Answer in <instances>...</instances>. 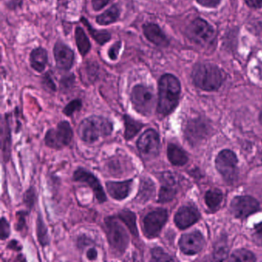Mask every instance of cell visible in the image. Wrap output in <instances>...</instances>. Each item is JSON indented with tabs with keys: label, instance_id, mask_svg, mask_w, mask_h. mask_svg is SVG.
Returning a JSON list of instances; mask_svg holds the SVG:
<instances>
[{
	"label": "cell",
	"instance_id": "6da1fadb",
	"mask_svg": "<svg viewBox=\"0 0 262 262\" xmlns=\"http://www.w3.org/2000/svg\"><path fill=\"white\" fill-rule=\"evenodd\" d=\"M158 90V112L161 115H168L179 104L180 82L172 74H164L159 79Z\"/></svg>",
	"mask_w": 262,
	"mask_h": 262
},
{
	"label": "cell",
	"instance_id": "7a4b0ae2",
	"mask_svg": "<svg viewBox=\"0 0 262 262\" xmlns=\"http://www.w3.org/2000/svg\"><path fill=\"white\" fill-rule=\"evenodd\" d=\"M112 123L103 117L92 115L82 120L78 128V135L82 141L93 143L100 138L111 135Z\"/></svg>",
	"mask_w": 262,
	"mask_h": 262
},
{
	"label": "cell",
	"instance_id": "3957f363",
	"mask_svg": "<svg viewBox=\"0 0 262 262\" xmlns=\"http://www.w3.org/2000/svg\"><path fill=\"white\" fill-rule=\"evenodd\" d=\"M192 79L198 88L206 91H215L221 87L224 81L222 71L211 63H201L195 66Z\"/></svg>",
	"mask_w": 262,
	"mask_h": 262
},
{
	"label": "cell",
	"instance_id": "277c9868",
	"mask_svg": "<svg viewBox=\"0 0 262 262\" xmlns=\"http://www.w3.org/2000/svg\"><path fill=\"white\" fill-rule=\"evenodd\" d=\"M117 217L105 219V229L110 248L114 254L120 256L126 252L129 246V238L126 228Z\"/></svg>",
	"mask_w": 262,
	"mask_h": 262
},
{
	"label": "cell",
	"instance_id": "5b68a950",
	"mask_svg": "<svg viewBox=\"0 0 262 262\" xmlns=\"http://www.w3.org/2000/svg\"><path fill=\"white\" fill-rule=\"evenodd\" d=\"M130 100L134 109L144 115H151L156 105V96L151 87L137 84L131 92Z\"/></svg>",
	"mask_w": 262,
	"mask_h": 262
},
{
	"label": "cell",
	"instance_id": "8992f818",
	"mask_svg": "<svg viewBox=\"0 0 262 262\" xmlns=\"http://www.w3.org/2000/svg\"><path fill=\"white\" fill-rule=\"evenodd\" d=\"M73 138V132L69 122L62 121L55 129H49L45 136V143L48 147L61 149L69 145Z\"/></svg>",
	"mask_w": 262,
	"mask_h": 262
},
{
	"label": "cell",
	"instance_id": "52a82bcc",
	"mask_svg": "<svg viewBox=\"0 0 262 262\" xmlns=\"http://www.w3.org/2000/svg\"><path fill=\"white\" fill-rule=\"evenodd\" d=\"M168 219L167 211L163 209H156L149 212L143 219V232L147 239L158 237Z\"/></svg>",
	"mask_w": 262,
	"mask_h": 262
},
{
	"label": "cell",
	"instance_id": "ba28073f",
	"mask_svg": "<svg viewBox=\"0 0 262 262\" xmlns=\"http://www.w3.org/2000/svg\"><path fill=\"white\" fill-rule=\"evenodd\" d=\"M216 168L224 180L234 182L237 177L238 159L236 154L230 150H223L218 155L215 161Z\"/></svg>",
	"mask_w": 262,
	"mask_h": 262
},
{
	"label": "cell",
	"instance_id": "9c48e42d",
	"mask_svg": "<svg viewBox=\"0 0 262 262\" xmlns=\"http://www.w3.org/2000/svg\"><path fill=\"white\" fill-rule=\"evenodd\" d=\"M137 148L144 157L149 159L156 157L160 149V139L158 132L152 129L143 132L137 141Z\"/></svg>",
	"mask_w": 262,
	"mask_h": 262
},
{
	"label": "cell",
	"instance_id": "30bf717a",
	"mask_svg": "<svg viewBox=\"0 0 262 262\" xmlns=\"http://www.w3.org/2000/svg\"><path fill=\"white\" fill-rule=\"evenodd\" d=\"M53 55L57 69L69 72L73 67L76 55L73 49L62 40H57L53 46Z\"/></svg>",
	"mask_w": 262,
	"mask_h": 262
},
{
	"label": "cell",
	"instance_id": "8fae6325",
	"mask_svg": "<svg viewBox=\"0 0 262 262\" xmlns=\"http://www.w3.org/2000/svg\"><path fill=\"white\" fill-rule=\"evenodd\" d=\"M73 181L87 184L91 188L99 203L105 202L107 201L106 195L104 192L103 187L101 185L99 179L90 171L83 168H78L73 173Z\"/></svg>",
	"mask_w": 262,
	"mask_h": 262
},
{
	"label": "cell",
	"instance_id": "7c38bea8",
	"mask_svg": "<svg viewBox=\"0 0 262 262\" xmlns=\"http://www.w3.org/2000/svg\"><path fill=\"white\" fill-rule=\"evenodd\" d=\"M189 34L195 43L206 45L212 41L215 32L206 21L198 18L189 25Z\"/></svg>",
	"mask_w": 262,
	"mask_h": 262
},
{
	"label": "cell",
	"instance_id": "4fadbf2b",
	"mask_svg": "<svg viewBox=\"0 0 262 262\" xmlns=\"http://www.w3.org/2000/svg\"><path fill=\"white\" fill-rule=\"evenodd\" d=\"M259 204L257 200L250 196H239L231 201V209L235 216L245 218L257 211Z\"/></svg>",
	"mask_w": 262,
	"mask_h": 262
},
{
	"label": "cell",
	"instance_id": "5bb4252c",
	"mask_svg": "<svg viewBox=\"0 0 262 262\" xmlns=\"http://www.w3.org/2000/svg\"><path fill=\"white\" fill-rule=\"evenodd\" d=\"M143 35L146 40L158 47L169 46V40L161 27L154 22H145L141 26Z\"/></svg>",
	"mask_w": 262,
	"mask_h": 262
},
{
	"label": "cell",
	"instance_id": "9a60e30c",
	"mask_svg": "<svg viewBox=\"0 0 262 262\" xmlns=\"http://www.w3.org/2000/svg\"><path fill=\"white\" fill-rule=\"evenodd\" d=\"M204 244V238L198 231L184 235L179 241L181 251L186 254H197L202 249Z\"/></svg>",
	"mask_w": 262,
	"mask_h": 262
},
{
	"label": "cell",
	"instance_id": "2e32d148",
	"mask_svg": "<svg viewBox=\"0 0 262 262\" xmlns=\"http://www.w3.org/2000/svg\"><path fill=\"white\" fill-rule=\"evenodd\" d=\"M199 212L193 206H182L174 216V222L181 229L189 228L199 219Z\"/></svg>",
	"mask_w": 262,
	"mask_h": 262
},
{
	"label": "cell",
	"instance_id": "e0dca14e",
	"mask_svg": "<svg viewBox=\"0 0 262 262\" xmlns=\"http://www.w3.org/2000/svg\"><path fill=\"white\" fill-rule=\"evenodd\" d=\"M133 185V180L123 182H107L105 184L107 192L113 199L122 201L129 196Z\"/></svg>",
	"mask_w": 262,
	"mask_h": 262
},
{
	"label": "cell",
	"instance_id": "ac0fdd59",
	"mask_svg": "<svg viewBox=\"0 0 262 262\" xmlns=\"http://www.w3.org/2000/svg\"><path fill=\"white\" fill-rule=\"evenodd\" d=\"M162 185L159 191V202L165 203L174 199L177 194V182L176 178L170 172L162 176Z\"/></svg>",
	"mask_w": 262,
	"mask_h": 262
},
{
	"label": "cell",
	"instance_id": "d6986e66",
	"mask_svg": "<svg viewBox=\"0 0 262 262\" xmlns=\"http://www.w3.org/2000/svg\"><path fill=\"white\" fill-rule=\"evenodd\" d=\"M49 63V55L48 52L45 48L39 46L34 48L30 54V67L38 72L43 73L46 69Z\"/></svg>",
	"mask_w": 262,
	"mask_h": 262
},
{
	"label": "cell",
	"instance_id": "ffe728a7",
	"mask_svg": "<svg viewBox=\"0 0 262 262\" xmlns=\"http://www.w3.org/2000/svg\"><path fill=\"white\" fill-rule=\"evenodd\" d=\"M82 23L86 27L88 33H90L92 38L100 46H104L105 43H108L111 40V33L106 30H96L89 22L88 19L82 16L80 19Z\"/></svg>",
	"mask_w": 262,
	"mask_h": 262
},
{
	"label": "cell",
	"instance_id": "44dd1931",
	"mask_svg": "<svg viewBox=\"0 0 262 262\" xmlns=\"http://www.w3.org/2000/svg\"><path fill=\"white\" fill-rule=\"evenodd\" d=\"M121 16V10L118 4L111 5L109 8L105 10L103 13L98 15L96 18V23L99 25H108L115 23Z\"/></svg>",
	"mask_w": 262,
	"mask_h": 262
},
{
	"label": "cell",
	"instance_id": "7402d4cb",
	"mask_svg": "<svg viewBox=\"0 0 262 262\" xmlns=\"http://www.w3.org/2000/svg\"><path fill=\"white\" fill-rule=\"evenodd\" d=\"M155 193H156V186L153 181L149 178H143L141 180L139 191L135 200L137 202L144 204L153 198Z\"/></svg>",
	"mask_w": 262,
	"mask_h": 262
},
{
	"label": "cell",
	"instance_id": "603a6c76",
	"mask_svg": "<svg viewBox=\"0 0 262 262\" xmlns=\"http://www.w3.org/2000/svg\"><path fill=\"white\" fill-rule=\"evenodd\" d=\"M75 42L79 54L82 57L86 56L91 50L92 45L85 30L80 26L76 27L75 30Z\"/></svg>",
	"mask_w": 262,
	"mask_h": 262
},
{
	"label": "cell",
	"instance_id": "cb8c5ba5",
	"mask_svg": "<svg viewBox=\"0 0 262 262\" xmlns=\"http://www.w3.org/2000/svg\"><path fill=\"white\" fill-rule=\"evenodd\" d=\"M168 160L174 165H183L188 162V156L182 148L174 144H169L167 149Z\"/></svg>",
	"mask_w": 262,
	"mask_h": 262
},
{
	"label": "cell",
	"instance_id": "d4e9b609",
	"mask_svg": "<svg viewBox=\"0 0 262 262\" xmlns=\"http://www.w3.org/2000/svg\"><path fill=\"white\" fill-rule=\"evenodd\" d=\"M123 120L125 126L124 137L127 141L132 139L144 126L141 122L134 120L128 115L123 117Z\"/></svg>",
	"mask_w": 262,
	"mask_h": 262
},
{
	"label": "cell",
	"instance_id": "484cf974",
	"mask_svg": "<svg viewBox=\"0 0 262 262\" xmlns=\"http://www.w3.org/2000/svg\"><path fill=\"white\" fill-rule=\"evenodd\" d=\"M118 218L120 221L126 224L128 229L130 231L131 234L134 237L138 238V231L136 225V215L132 211L124 209L120 212L118 215Z\"/></svg>",
	"mask_w": 262,
	"mask_h": 262
},
{
	"label": "cell",
	"instance_id": "4316f807",
	"mask_svg": "<svg viewBox=\"0 0 262 262\" xmlns=\"http://www.w3.org/2000/svg\"><path fill=\"white\" fill-rule=\"evenodd\" d=\"M36 236L42 246L46 247L49 245V236L48 234V229L40 214L36 220Z\"/></svg>",
	"mask_w": 262,
	"mask_h": 262
},
{
	"label": "cell",
	"instance_id": "83f0119b",
	"mask_svg": "<svg viewBox=\"0 0 262 262\" xmlns=\"http://www.w3.org/2000/svg\"><path fill=\"white\" fill-rule=\"evenodd\" d=\"M223 195L218 189H212L207 192L206 195V202L211 210L215 212L218 210L222 201Z\"/></svg>",
	"mask_w": 262,
	"mask_h": 262
},
{
	"label": "cell",
	"instance_id": "f1b7e54d",
	"mask_svg": "<svg viewBox=\"0 0 262 262\" xmlns=\"http://www.w3.org/2000/svg\"><path fill=\"white\" fill-rule=\"evenodd\" d=\"M6 132H4L5 137L3 142V152H4V160H9L11 153V135H10V125H9L8 117H6Z\"/></svg>",
	"mask_w": 262,
	"mask_h": 262
},
{
	"label": "cell",
	"instance_id": "f546056e",
	"mask_svg": "<svg viewBox=\"0 0 262 262\" xmlns=\"http://www.w3.org/2000/svg\"><path fill=\"white\" fill-rule=\"evenodd\" d=\"M256 260L255 257L251 251L245 249L238 250L233 253L231 256V260L235 261H254Z\"/></svg>",
	"mask_w": 262,
	"mask_h": 262
},
{
	"label": "cell",
	"instance_id": "4dcf8cb0",
	"mask_svg": "<svg viewBox=\"0 0 262 262\" xmlns=\"http://www.w3.org/2000/svg\"><path fill=\"white\" fill-rule=\"evenodd\" d=\"M82 102L81 99H73L67 104L63 108V112L66 117H72V114L76 111H79L82 108Z\"/></svg>",
	"mask_w": 262,
	"mask_h": 262
},
{
	"label": "cell",
	"instance_id": "1f68e13d",
	"mask_svg": "<svg viewBox=\"0 0 262 262\" xmlns=\"http://www.w3.org/2000/svg\"><path fill=\"white\" fill-rule=\"evenodd\" d=\"M152 260L155 261H171L173 260L172 257L167 254L162 248H154L151 251Z\"/></svg>",
	"mask_w": 262,
	"mask_h": 262
},
{
	"label": "cell",
	"instance_id": "d6a6232c",
	"mask_svg": "<svg viewBox=\"0 0 262 262\" xmlns=\"http://www.w3.org/2000/svg\"><path fill=\"white\" fill-rule=\"evenodd\" d=\"M122 46H123V43L120 40L115 42L110 46L108 50V56L111 61H117L118 60Z\"/></svg>",
	"mask_w": 262,
	"mask_h": 262
},
{
	"label": "cell",
	"instance_id": "836d02e7",
	"mask_svg": "<svg viewBox=\"0 0 262 262\" xmlns=\"http://www.w3.org/2000/svg\"><path fill=\"white\" fill-rule=\"evenodd\" d=\"M36 191L33 188H30L24 194L23 202L28 209H31L36 201Z\"/></svg>",
	"mask_w": 262,
	"mask_h": 262
},
{
	"label": "cell",
	"instance_id": "e575fe53",
	"mask_svg": "<svg viewBox=\"0 0 262 262\" xmlns=\"http://www.w3.org/2000/svg\"><path fill=\"white\" fill-rule=\"evenodd\" d=\"M10 236V225L8 221L3 217L0 223V238L2 240L8 239Z\"/></svg>",
	"mask_w": 262,
	"mask_h": 262
},
{
	"label": "cell",
	"instance_id": "d590c367",
	"mask_svg": "<svg viewBox=\"0 0 262 262\" xmlns=\"http://www.w3.org/2000/svg\"><path fill=\"white\" fill-rule=\"evenodd\" d=\"M42 82H43V85L48 90L52 92L56 91V85H55L49 72L44 74V76H43V79H42Z\"/></svg>",
	"mask_w": 262,
	"mask_h": 262
},
{
	"label": "cell",
	"instance_id": "8d00e7d4",
	"mask_svg": "<svg viewBox=\"0 0 262 262\" xmlns=\"http://www.w3.org/2000/svg\"><path fill=\"white\" fill-rule=\"evenodd\" d=\"M27 212L22 211V212H17L16 214V218H17V222H16V228L18 231H22L25 226V217H26Z\"/></svg>",
	"mask_w": 262,
	"mask_h": 262
},
{
	"label": "cell",
	"instance_id": "74e56055",
	"mask_svg": "<svg viewBox=\"0 0 262 262\" xmlns=\"http://www.w3.org/2000/svg\"><path fill=\"white\" fill-rule=\"evenodd\" d=\"M227 253H228V250H227L226 247L224 244H223V245H218V247L215 249V258H216V260H224L227 257Z\"/></svg>",
	"mask_w": 262,
	"mask_h": 262
},
{
	"label": "cell",
	"instance_id": "f35d334b",
	"mask_svg": "<svg viewBox=\"0 0 262 262\" xmlns=\"http://www.w3.org/2000/svg\"><path fill=\"white\" fill-rule=\"evenodd\" d=\"M111 0H91L92 7L95 11L98 12L105 8Z\"/></svg>",
	"mask_w": 262,
	"mask_h": 262
},
{
	"label": "cell",
	"instance_id": "ab89813d",
	"mask_svg": "<svg viewBox=\"0 0 262 262\" xmlns=\"http://www.w3.org/2000/svg\"><path fill=\"white\" fill-rule=\"evenodd\" d=\"M253 236H254L256 243L262 245V222L256 224L254 226Z\"/></svg>",
	"mask_w": 262,
	"mask_h": 262
},
{
	"label": "cell",
	"instance_id": "60d3db41",
	"mask_svg": "<svg viewBox=\"0 0 262 262\" xmlns=\"http://www.w3.org/2000/svg\"><path fill=\"white\" fill-rule=\"evenodd\" d=\"M197 2L203 7L215 8L221 2V0H197Z\"/></svg>",
	"mask_w": 262,
	"mask_h": 262
},
{
	"label": "cell",
	"instance_id": "b9f144b4",
	"mask_svg": "<svg viewBox=\"0 0 262 262\" xmlns=\"http://www.w3.org/2000/svg\"><path fill=\"white\" fill-rule=\"evenodd\" d=\"M22 0H7V8L11 10H15L19 7H22Z\"/></svg>",
	"mask_w": 262,
	"mask_h": 262
},
{
	"label": "cell",
	"instance_id": "7bdbcfd3",
	"mask_svg": "<svg viewBox=\"0 0 262 262\" xmlns=\"http://www.w3.org/2000/svg\"><path fill=\"white\" fill-rule=\"evenodd\" d=\"M247 5L252 8H262V0H245Z\"/></svg>",
	"mask_w": 262,
	"mask_h": 262
},
{
	"label": "cell",
	"instance_id": "ee69618b",
	"mask_svg": "<svg viewBox=\"0 0 262 262\" xmlns=\"http://www.w3.org/2000/svg\"><path fill=\"white\" fill-rule=\"evenodd\" d=\"M86 257L89 260H96L98 257V252L97 251H96V248H90V249H89L86 252Z\"/></svg>",
	"mask_w": 262,
	"mask_h": 262
},
{
	"label": "cell",
	"instance_id": "f6af8a7d",
	"mask_svg": "<svg viewBox=\"0 0 262 262\" xmlns=\"http://www.w3.org/2000/svg\"><path fill=\"white\" fill-rule=\"evenodd\" d=\"M8 248L15 250V251H20V250L22 249V246L19 245V242H17L15 240L11 241V242H10V244H9L8 245Z\"/></svg>",
	"mask_w": 262,
	"mask_h": 262
}]
</instances>
